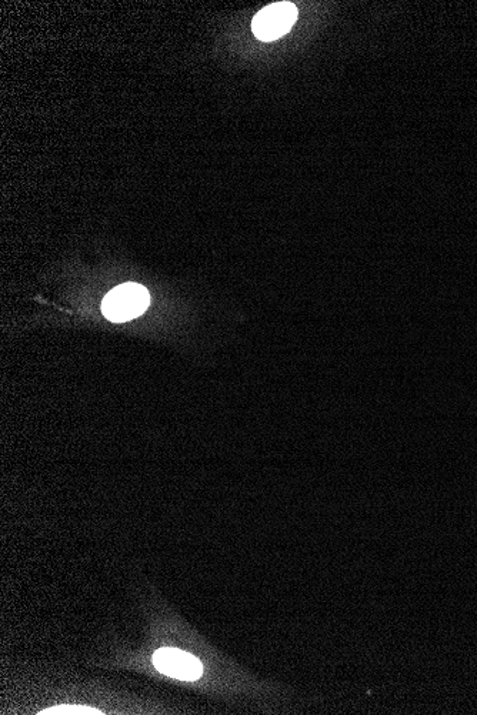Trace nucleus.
Listing matches in <instances>:
<instances>
[{"instance_id":"obj_1","label":"nucleus","mask_w":477,"mask_h":715,"mask_svg":"<svg viewBox=\"0 0 477 715\" xmlns=\"http://www.w3.org/2000/svg\"><path fill=\"white\" fill-rule=\"evenodd\" d=\"M149 303L150 294L146 287L138 283H126L106 294L102 303V312L110 322H128L145 312Z\"/></svg>"},{"instance_id":"obj_2","label":"nucleus","mask_w":477,"mask_h":715,"mask_svg":"<svg viewBox=\"0 0 477 715\" xmlns=\"http://www.w3.org/2000/svg\"><path fill=\"white\" fill-rule=\"evenodd\" d=\"M296 19H298V9L293 3H273L260 10L253 19V33L263 42H272L286 35L295 25Z\"/></svg>"},{"instance_id":"obj_3","label":"nucleus","mask_w":477,"mask_h":715,"mask_svg":"<svg viewBox=\"0 0 477 715\" xmlns=\"http://www.w3.org/2000/svg\"><path fill=\"white\" fill-rule=\"evenodd\" d=\"M153 666L165 676L183 681L198 680L203 674L198 658L178 648H160L153 654Z\"/></svg>"},{"instance_id":"obj_4","label":"nucleus","mask_w":477,"mask_h":715,"mask_svg":"<svg viewBox=\"0 0 477 715\" xmlns=\"http://www.w3.org/2000/svg\"><path fill=\"white\" fill-rule=\"evenodd\" d=\"M39 714L42 715H48V714H93V715H98V714H103L100 713V711L95 710V708H90V707H83V706H58V707H52L48 708V710H43L40 711Z\"/></svg>"}]
</instances>
